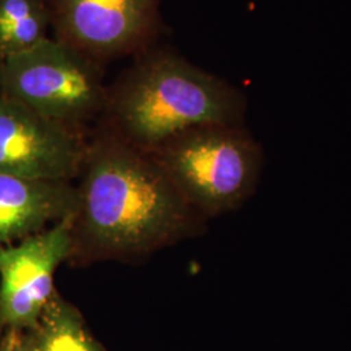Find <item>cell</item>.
Listing matches in <instances>:
<instances>
[{
    "mask_svg": "<svg viewBox=\"0 0 351 351\" xmlns=\"http://www.w3.org/2000/svg\"><path fill=\"white\" fill-rule=\"evenodd\" d=\"M0 351H42L36 329H8L0 339Z\"/></svg>",
    "mask_w": 351,
    "mask_h": 351,
    "instance_id": "11",
    "label": "cell"
},
{
    "mask_svg": "<svg viewBox=\"0 0 351 351\" xmlns=\"http://www.w3.org/2000/svg\"><path fill=\"white\" fill-rule=\"evenodd\" d=\"M72 216L0 247V333L37 328L56 290L55 272L72 256Z\"/></svg>",
    "mask_w": 351,
    "mask_h": 351,
    "instance_id": "5",
    "label": "cell"
},
{
    "mask_svg": "<svg viewBox=\"0 0 351 351\" xmlns=\"http://www.w3.org/2000/svg\"><path fill=\"white\" fill-rule=\"evenodd\" d=\"M50 25L45 0H0V62L47 38Z\"/></svg>",
    "mask_w": 351,
    "mask_h": 351,
    "instance_id": "9",
    "label": "cell"
},
{
    "mask_svg": "<svg viewBox=\"0 0 351 351\" xmlns=\"http://www.w3.org/2000/svg\"><path fill=\"white\" fill-rule=\"evenodd\" d=\"M239 90L172 51L143 55L107 94L106 132L142 151L206 124H242Z\"/></svg>",
    "mask_w": 351,
    "mask_h": 351,
    "instance_id": "2",
    "label": "cell"
},
{
    "mask_svg": "<svg viewBox=\"0 0 351 351\" xmlns=\"http://www.w3.org/2000/svg\"><path fill=\"white\" fill-rule=\"evenodd\" d=\"M146 152L206 221L241 208L263 169L262 147L242 124L195 126Z\"/></svg>",
    "mask_w": 351,
    "mask_h": 351,
    "instance_id": "3",
    "label": "cell"
},
{
    "mask_svg": "<svg viewBox=\"0 0 351 351\" xmlns=\"http://www.w3.org/2000/svg\"><path fill=\"white\" fill-rule=\"evenodd\" d=\"M0 93L51 121L82 130L104 112L101 63L59 39L0 62Z\"/></svg>",
    "mask_w": 351,
    "mask_h": 351,
    "instance_id": "4",
    "label": "cell"
},
{
    "mask_svg": "<svg viewBox=\"0 0 351 351\" xmlns=\"http://www.w3.org/2000/svg\"><path fill=\"white\" fill-rule=\"evenodd\" d=\"M56 39L97 62L146 47L162 0H45Z\"/></svg>",
    "mask_w": 351,
    "mask_h": 351,
    "instance_id": "6",
    "label": "cell"
},
{
    "mask_svg": "<svg viewBox=\"0 0 351 351\" xmlns=\"http://www.w3.org/2000/svg\"><path fill=\"white\" fill-rule=\"evenodd\" d=\"M77 188L71 181L36 180L0 172V247L72 216Z\"/></svg>",
    "mask_w": 351,
    "mask_h": 351,
    "instance_id": "8",
    "label": "cell"
},
{
    "mask_svg": "<svg viewBox=\"0 0 351 351\" xmlns=\"http://www.w3.org/2000/svg\"><path fill=\"white\" fill-rule=\"evenodd\" d=\"M88 142L82 130L51 121L0 93V172L71 181L81 173Z\"/></svg>",
    "mask_w": 351,
    "mask_h": 351,
    "instance_id": "7",
    "label": "cell"
},
{
    "mask_svg": "<svg viewBox=\"0 0 351 351\" xmlns=\"http://www.w3.org/2000/svg\"><path fill=\"white\" fill-rule=\"evenodd\" d=\"M80 175L71 261H130L206 229L149 152L106 130L88 142Z\"/></svg>",
    "mask_w": 351,
    "mask_h": 351,
    "instance_id": "1",
    "label": "cell"
},
{
    "mask_svg": "<svg viewBox=\"0 0 351 351\" xmlns=\"http://www.w3.org/2000/svg\"><path fill=\"white\" fill-rule=\"evenodd\" d=\"M36 330L42 351H103L80 311L58 290L45 307Z\"/></svg>",
    "mask_w": 351,
    "mask_h": 351,
    "instance_id": "10",
    "label": "cell"
}]
</instances>
